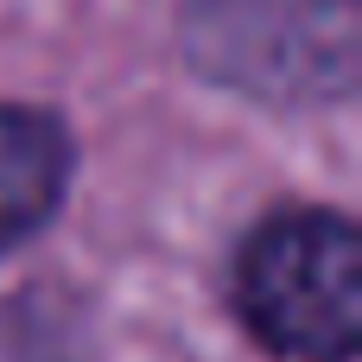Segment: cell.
<instances>
[{"mask_svg":"<svg viewBox=\"0 0 362 362\" xmlns=\"http://www.w3.org/2000/svg\"><path fill=\"white\" fill-rule=\"evenodd\" d=\"M235 312L280 362L362 350V235L344 210H280L242 242Z\"/></svg>","mask_w":362,"mask_h":362,"instance_id":"6da1fadb","label":"cell"},{"mask_svg":"<svg viewBox=\"0 0 362 362\" xmlns=\"http://www.w3.org/2000/svg\"><path fill=\"white\" fill-rule=\"evenodd\" d=\"M185 51L261 102H344L356 89V0H191Z\"/></svg>","mask_w":362,"mask_h":362,"instance_id":"7a4b0ae2","label":"cell"},{"mask_svg":"<svg viewBox=\"0 0 362 362\" xmlns=\"http://www.w3.org/2000/svg\"><path fill=\"white\" fill-rule=\"evenodd\" d=\"M70 185V140L38 108H0V255L51 223Z\"/></svg>","mask_w":362,"mask_h":362,"instance_id":"3957f363","label":"cell"},{"mask_svg":"<svg viewBox=\"0 0 362 362\" xmlns=\"http://www.w3.org/2000/svg\"><path fill=\"white\" fill-rule=\"evenodd\" d=\"M83 312L57 293H0V362H83Z\"/></svg>","mask_w":362,"mask_h":362,"instance_id":"277c9868","label":"cell"}]
</instances>
